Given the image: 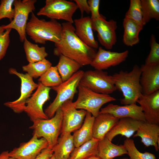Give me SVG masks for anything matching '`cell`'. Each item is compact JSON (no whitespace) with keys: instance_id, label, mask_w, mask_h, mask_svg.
<instances>
[{"instance_id":"obj_1","label":"cell","mask_w":159,"mask_h":159,"mask_svg":"<svg viewBox=\"0 0 159 159\" xmlns=\"http://www.w3.org/2000/svg\"><path fill=\"white\" fill-rule=\"evenodd\" d=\"M62 30L59 42L55 44L53 54L56 56L62 55L71 59L82 67L90 65L97 51L83 42L77 36L72 23L62 24Z\"/></svg>"},{"instance_id":"obj_2","label":"cell","mask_w":159,"mask_h":159,"mask_svg":"<svg viewBox=\"0 0 159 159\" xmlns=\"http://www.w3.org/2000/svg\"><path fill=\"white\" fill-rule=\"evenodd\" d=\"M141 73L140 67L135 65L130 72L121 70L111 75L116 90L122 93L123 98L120 100L122 104L136 103L142 94L140 83Z\"/></svg>"},{"instance_id":"obj_3","label":"cell","mask_w":159,"mask_h":159,"mask_svg":"<svg viewBox=\"0 0 159 159\" xmlns=\"http://www.w3.org/2000/svg\"><path fill=\"white\" fill-rule=\"evenodd\" d=\"M62 30V24L56 20L39 19L32 12L27 24L26 34L36 43L45 44L49 41L55 44L59 42Z\"/></svg>"},{"instance_id":"obj_4","label":"cell","mask_w":159,"mask_h":159,"mask_svg":"<svg viewBox=\"0 0 159 159\" xmlns=\"http://www.w3.org/2000/svg\"><path fill=\"white\" fill-rule=\"evenodd\" d=\"M62 114L60 108L54 116L48 119H37L33 122L29 128L33 130V135L38 138H43L47 141L48 148L52 149L57 144L61 133Z\"/></svg>"},{"instance_id":"obj_5","label":"cell","mask_w":159,"mask_h":159,"mask_svg":"<svg viewBox=\"0 0 159 159\" xmlns=\"http://www.w3.org/2000/svg\"><path fill=\"white\" fill-rule=\"evenodd\" d=\"M84 72L79 70L67 81L58 86L52 87L57 94L52 102L44 110V112L49 119L54 116L64 103L68 100H72L77 92V89Z\"/></svg>"},{"instance_id":"obj_6","label":"cell","mask_w":159,"mask_h":159,"mask_svg":"<svg viewBox=\"0 0 159 159\" xmlns=\"http://www.w3.org/2000/svg\"><path fill=\"white\" fill-rule=\"evenodd\" d=\"M78 96L74 102L75 107L90 112L95 117L99 114L101 108L104 104L116 99L110 95L98 93L85 87L79 85Z\"/></svg>"},{"instance_id":"obj_7","label":"cell","mask_w":159,"mask_h":159,"mask_svg":"<svg viewBox=\"0 0 159 159\" xmlns=\"http://www.w3.org/2000/svg\"><path fill=\"white\" fill-rule=\"evenodd\" d=\"M79 85L102 94L109 95L117 90L111 75L103 70L95 69L84 72Z\"/></svg>"},{"instance_id":"obj_8","label":"cell","mask_w":159,"mask_h":159,"mask_svg":"<svg viewBox=\"0 0 159 159\" xmlns=\"http://www.w3.org/2000/svg\"><path fill=\"white\" fill-rule=\"evenodd\" d=\"M78 7L75 3L66 0H46L45 5L37 12L51 19H61L73 24V16Z\"/></svg>"},{"instance_id":"obj_9","label":"cell","mask_w":159,"mask_h":159,"mask_svg":"<svg viewBox=\"0 0 159 159\" xmlns=\"http://www.w3.org/2000/svg\"><path fill=\"white\" fill-rule=\"evenodd\" d=\"M37 1L36 0H14V18L8 24L2 25L4 28L15 30L22 42H24L26 37V28L29 15L35 10V4Z\"/></svg>"},{"instance_id":"obj_10","label":"cell","mask_w":159,"mask_h":159,"mask_svg":"<svg viewBox=\"0 0 159 159\" xmlns=\"http://www.w3.org/2000/svg\"><path fill=\"white\" fill-rule=\"evenodd\" d=\"M34 93L27 100L24 112L33 122L37 119H48L43 111L44 104L50 99L49 92L51 88L44 86L39 82Z\"/></svg>"},{"instance_id":"obj_11","label":"cell","mask_w":159,"mask_h":159,"mask_svg":"<svg viewBox=\"0 0 159 159\" xmlns=\"http://www.w3.org/2000/svg\"><path fill=\"white\" fill-rule=\"evenodd\" d=\"M9 72L11 74L16 75L20 79L21 94L17 100L6 102L4 105L15 112L20 113L24 111L27 100L29 98L33 91L37 89L38 84L35 83L33 78L27 73H19L12 68L9 69Z\"/></svg>"},{"instance_id":"obj_12","label":"cell","mask_w":159,"mask_h":159,"mask_svg":"<svg viewBox=\"0 0 159 159\" xmlns=\"http://www.w3.org/2000/svg\"><path fill=\"white\" fill-rule=\"evenodd\" d=\"M92 24L93 30L97 32L100 44L107 49H111L117 42L116 21L113 19L107 21L102 15L100 18L92 20Z\"/></svg>"},{"instance_id":"obj_13","label":"cell","mask_w":159,"mask_h":159,"mask_svg":"<svg viewBox=\"0 0 159 159\" xmlns=\"http://www.w3.org/2000/svg\"><path fill=\"white\" fill-rule=\"evenodd\" d=\"M60 108L62 114L61 133H71L78 129L83 123L87 111L76 109L72 100L66 101Z\"/></svg>"},{"instance_id":"obj_14","label":"cell","mask_w":159,"mask_h":159,"mask_svg":"<svg viewBox=\"0 0 159 159\" xmlns=\"http://www.w3.org/2000/svg\"><path fill=\"white\" fill-rule=\"evenodd\" d=\"M47 141L35 135L28 142L20 144L9 152V157L17 159H34L44 149L48 148Z\"/></svg>"},{"instance_id":"obj_15","label":"cell","mask_w":159,"mask_h":159,"mask_svg":"<svg viewBox=\"0 0 159 159\" xmlns=\"http://www.w3.org/2000/svg\"><path fill=\"white\" fill-rule=\"evenodd\" d=\"M128 54L129 51L127 50L118 52L106 50L100 47L90 65L95 69H107L111 67L118 65L125 61Z\"/></svg>"},{"instance_id":"obj_16","label":"cell","mask_w":159,"mask_h":159,"mask_svg":"<svg viewBox=\"0 0 159 159\" xmlns=\"http://www.w3.org/2000/svg\"><path fill=\"white\" fill-rule=\"evenodd\" d=\"M100 113H109L119 119L129 117L146 121L142 108L136 103L122 106L110 103L101 108Z\"/></svg>"},{"instance_id":"obj_17","label":"cell","mask_w":159,"mask_h":159,"mask_svg":"<svg viewBox=\"0 0 159 159\" xmlns=\"http://www.w3.org/2000/svg\"><path fill=\"white\" fill-rule=\"evenodd\" d=\"M140 79L142 94L149 95L159 90V64L142 65Z\"/></svg>"},{"instance_id":"obj_18","label":"cell","mask_w":159,"mask_h":159,"mask_svg":"<svg viewBox=\"0 0 159 159\" xmlns=\"http://www.w3.org/2000/svg\"><path fill=\"white\" fill-rule=\"evenodd\" d=\"M137 102L142 108L146 121L159 124V90L149 95L142 94Z\"/></svg>"},{"instance_id":"obj_19","label":"cell","mask_w":159,"mask_h":159,"mask_svg":"<svg viewBox=\"0 0 159 159\" xmlns=\"http://www.w3.org/2000/svg\"><path fill=\"white\" fill-rule=\"evenodd\" d=\"M74 23L75 32L78 38L89 47L95 49L98 48V43L94 35L90 17L87 16L75 19Z\"/></svg>"},{"instance_id":"obj_20","label":"cell","mask_w":159,"mask_h":159,"mask_svg":"<svg viewBox=\"0 0 159 159\" xmlns=\"http://www.w3.org/2000/svg\"><path fill=\"white\" fill-rule=\"evenodd\" d=\"M143 121L129 117L119 119L105 136L110 141L117 135H121L130 138L137 131Z\"/></svg>"},{"instance_id":"obj_21","label":"cell","mask_w":159,"mask_h":159,"mask_svg":"<svg viewBox=\"0 0 159 159\" xmlns=\"http://www.w3.org/2000/svg\"><path fill=\"white\" fill-rule=\"evenodd\" d=\"M134 135L133 137H139L147 147H154L156 151L159 149V126L158 125L147 121L143 122Z\"/></svg>"},{"instance_id":"obj_22","label":"cell","mask_w":159,"mask_h":159,"mask_svg":"<svg viewBox=\"0 0 159 159\" xmlns=\"http://www.w3.org/2000/svg\"><path fill=\"white\" fill-rule=\"evenodd\" d=\"M119 119L107 113H100L95 118L93 137L99 140L104 138Z\"/></svg>"},{"instance_id":"obj_23","label":"cell","mask_w":159,"mask_h":159,"mask_svg":"<svg viewBox=\"0 0 159 159\" xmlns=\"http://www.w3.org/2000/svg\"><path fill=\"white\" fill-rule=\"evenodd\" d=\"M75 148L72 135L66 132L61 133L52 150L56 159H69Z\"/></svg>"},{"instance_id":"obj_24","label":"cell","mask_w":159,"mask_h":159,"mask_svg":"<svg viewBox=\"0 0 159 159\" xmlns=\"http://www.w3.org/2000/svg\"><path fill=\"white\" fill-rule=\"evenodd\" d=\"M126 154L127 152L123 145L114 144L106 137L99 140L97 155L101 159H113Z\"/></svg>"},{"instance_id":"obj_25","label":"cell","mask_w":159,"mask_h":159,"mask_svg":"<svg viewBox=\"0 0 159 159\" xmlns=\"http://www.w3.org/2000/svg\"><path fill=\"white\" fill-rule=\"evenodd\" d=\"M95 117L87 111L81 127L72 135L75 147H77L91 140L93 137V126Z\"/></svg>"},{"instance_id":"obj_26","label":"cell","mask_w":159,"mask_h":159,"mask_svg":"<svg viewBox=\"0 0 159 159\" xmlns=\"http://www.w3.org/2000/svg\"><path fill=\"white\" fill-rule=\"evenodd\" d=\"M124 29L123 42L127 46L132 47L140 41L139 34L143 26L132 20L125 17L123 20Z\"/></svg>"},{"instance_id":"obj_27","label":"cell","mask_w":159,"mask_h":159,"mask_svg":"<svg viewBox=\"0 0 159 159\" xmlns=\"http://www.w3.org/2000/svg\"><path fill=\"white\" fill-rule=\"evenodd\" d=\"M57 67L63 82L69 79L82 66L77 62L67 57L59 56Z\"/></svg>"},{"instance_id":"obj_28","label":"cell","mask_w":159,"mask_h":159,"mask_svg":"<svg viewBox=\"0 0 159 159\" xmlns=\"http://www.w3.org/2000/svg\"><path fill=\"white\" fill-rule=\"evenodd\" d=\"M99 140L93 138L80 146L75 147L69 159H85L92 155H97Z\"/></svg>"},{"instance_id":"obj_29","label":"cell","mask_w":159,"mask_h":159,"mask_svg":"<svg viewBox=\"0 0 159 159\" xmlns=\"http://www.w3.org/2000/svg\"><path fill=\"white\" fill-rule=\"evenodd\" d=\"M23 47L26 59L32 63L41 61L48 56L44 47H39L37 44L31 42L26 37L24 41Z\"/></svg>"},{"instance_id":"obj_30","label":"cell","mask_w":159,"mask_h":159,"mask_svg":"<svg viewBox=\"0 0 159 159\" xmlns=\"http://www.w3.org/2000/svg\"><path fill=\"white\" fill-rule=\"evenodd\" d=\"M143 18L145 25L151 19L159 20V0H141Z\"/></svg>"},{"instance_id":"obj_31","label":"cell","mask_w":159,"mask_h":159,"mask_svg":"<svg viewBox=\"0 0 159 159\" xmlns=\"http://www.w3.org/2000/svg\"><path fill=\"white\" fill-rule=\"evenodd\" d=\"M51 66L52 63L45 58L37 62L29 63L23 66L22 69L33 78H36L41 77Z\"/></svg>"},{"instance_id":"obj_32","label":"cell","mask_w":159,"mask_h":159,"mask_svg":"<svg viewBox=\"0 0 159 159\" xmlns=\"http://www.w3.org/2000/svg\"><path fill=\"white\" fill-rule=\"evenodd\" d=\"M44 86L52 87L57 86L62 82L61 77L56 66H51L38 80Z\"/></svg>"},{"instance_id":"obj_33","label":"cell","mask_w":159,"mask_h":159,"mask_svg":"<svg viewBox=\"0 0 159 159\" xmlns=\"http://www.w3.org/2000/svg\"><path fill=\"white\" fill-rule=\"evenodd\" d=\"M123 145L129 156L130 159H156L153 154L146 152H140L136 148L134 140L131 139L127 138L124 141Z\"/></svg>"},{"instance_id":"obj_34","label":"cell","mask_w":159,"mask_h":159,"mask_svg":"<svg viewBox=\"0 0 159 159\" xmlns=\"http://www.w3.org/2000/svg\"><path fill=\"white\" fill-rule=\"evenodd\" d=\"M125 17L130 18L141 26L145 25L143 23L140 0H130L128 10Z\"/></svg>"},{"instance_id":"obj_35","label":"cell","mask_w":159,"mask_h":159,"mask_svg":"<svg viewBox=\"0 0 159 159\" xmlns=\"http://www.w3.org/2000/svg\"><path fill=\"white\" fill-rule=\"evenodd\" d=\"M150 49L145 59V64L154 65L159 64V44L157 42L155 35L152 34L150 40Z\"/></svg>"},{"instance_id":"obj_36","label":"cell","mask_w":159,"mask_h":159,"mask_svg":"<svg viewBox=\"0 0 159 159\" xmlns=\"http://www.w3.org/2000/svg\"><path fill=\"white\" fill-rule=\"evenodd\" d=\"M14 0H1L0 3V20L3 18L9 19L10 22L13 19L15 14L12 5Z\"/></svg>"},{"instance_id":"obj_37","label":"cell","mask_w":159,"mask_h":159,"mask_svg":"<svg viewBox=\"0 0 159 159\" xmlns=\"http://www.w3.org/2000/svg\"><path fill=\"white\" fill-rule=\"evenodd\" d=\"M11 29L4 28L0 26V60L5 56L9 46L10 40L9 34Z\"/></svg>"},{"instance_id":"obj_38","label":"cell","mask_w":159,"mask_h":159,"mask_svg":"<svg viewBox=\"0 0 159 159\" xmlns=\"http://www.w3.org/2000/svg\"><path fill=\"white\" fill-rule=\"evenodd\" d=\"M100 1V0H88L87 1L92 20L101 17L102 15L99 12V9Z\"/></svg>"},{"instance_id":"obj_39","label":"cell","mask_w":159,"mask_h":159,"mask_svg":"<svg viewBox=\"0 0 159 159\" xmlns=\"http://www.w3.org/2000/svg\"><path fill=\"white\" fill-rule=\"evenodd\" d=\"M78 9L80 10L82 17L84 12L87 14H90V11L87 1L86 0H74Z\"/></svg>"},{"instance_id":"obj_40","label":"cell","mask_w":159,"mask_h":159,"mask_svg":"<svg viewBox=\"0 0 159 159\" xmlns=\"http://www.w3.org/2000/svg\"><path fill=\"white\" fill-rule=\"evenodd\" d=\"M53 154L52 149L48 147L43 150L34 159H50Z\"/></svg>"},{"instance_id":"obj_41","label":"cell","mask_w":159,"mask_h":159,"mask_svg":"<svg viewBox=\"0 0 159 159\" xmlns=\"http://www.w3.org/2000/svg\"><path fill=\"white\" fill-rule=\"evenodd\" d=\"M8 151H4L0 154V159H8L9 157Z\"/></svg>"},{"instance_id":"obj_42","label":"cell","mask_w":159,"mask_h":159,"mask_svg":"<svg viewBox=\"0 0 159 159\" xmlns=\"http://www.w3.org/2000/svg\"><path fill=\"white\" fill-rule=\"evenodd\" d=\"M85 159H101L97 155L91 156Z\"/></svg>"},{"instance_id":"obj_43","label":"cell","mask_w":159,"mask_h":159,"mask_svg":"<svg viewBox=\"0 0 159 159\" xmlns=\"http://www.w3.org/2000/svg\"><path fill=\"white\" fill-rule=\"evenodd\" d=\"M50 159H56L53 154Z\"/></svg>"},{"instance_id":"obj_44","label":"cell","mask_w":159,"mask_h":159,"mask_svg":"<svg viewBox=\"0 0 159 159\" xmlns=\"http://www.w3.org/2000/svg\"><path fill=\"white\" fill-rule=\"evenodd\" d=\"M8 159H17L11 157H9Z\"/></svg>"},{"instance_id":"obj_45","label":"cell","mask_w":159,"mask_h":159,"mask_svg":"<svg viewBox=\"0 0 159 159\" xmlns=\"http://www.w3.org/2000/svg\"><path fill=\"white\" fill-rule=\"evenodd\" d=\"M119 159H130L129 158H120Z\"/></svg>"}]
</instances>
